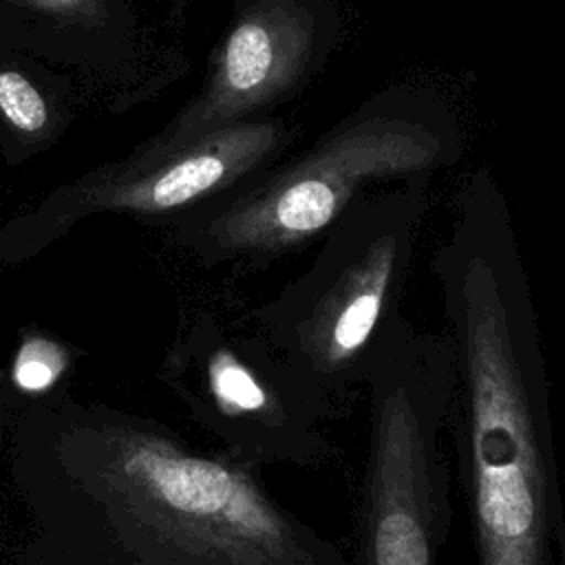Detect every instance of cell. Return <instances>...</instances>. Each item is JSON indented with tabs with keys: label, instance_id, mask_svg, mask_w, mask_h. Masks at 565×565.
Here are the masks:
<instances>
[{
	"label": "cell",
	"instance_id": "obj_8",
	"mask_svg": "<svg viewBox=\"0 0 565 565\" xmlns=\"http://www.w3.org/2000/svg\"><path fill=\"white\" fill-rule=\"evenodd\" d=\"M291 137L282 119L249 117L214 128L170 152L132 159L106 177L86 179L62 205L64 216L99 210L170 212L223 192L269 163Z\"/></svg>",
	"mask_w": 565,
	"mask_h": 565
},
{
	"label": "cell",
	"instance_id": "obj_4",
	"mask_svg": "<svg viewBox=\"0 0 565 565\" xmlns=\"http://www.w3.org/2000/svg\"><path fill=\"white\" fill-rule=\"evenodd\" d=\"M459 152V124L439 95L384 88L227 199L196 230V247L207 260H274L318 241L369 183L435 174Z\"/></svg>",
	"mask_w": 565,
	"mask_h": 565
},
{
	"label": "cell",
	"instance_id": "obj_6",
	"mask_svg": "<svg viewBox=\"0 0 565 565\" xmlns=\"http://www.w3.org/2000/svg\"><path fill=\"white\" fill-rule=\"evenodd\" d=\"M185 360L196 411L236 461L252 468L329 461L335 417L256 329L230 335L216 324L203 327Z\"/></svg>",
	"mask_w": 565,
	"mask_h": 565
},
{
	"label": "cell",
	"instance_id": "obj_11",
	"mask_svg": "<svg viewBox=\"0 0 565 565\" xmlns=\"http://www.w3.org/2000/svg\"><path fill=\"white\" fill-rule=\"evenodd\" d=\"M40 11L79 22H95L104 15V0H18Z\"/></svg>",
	"mask_w": 565,
	"mask_h": 565
},
{
	"label": "cell",
	"instance_id": "obj_9",
	"mask_svg": "<svg viewBox=\"0 0 565 565\" xmlns=\"http://www.w3.org/2000/svg\"><path fill=\"white\" fill-rule=\"evenodd\" d=\"M0 113L24 135H35L49 124L42 93L18 71H0Z\"/></svg>",
	"mask_w": 565,
	"mask_h": 565
},
{
	"label": "cell",
	"instance_id": "obj_7",
	"mask_svg": "<svg viewBox=\"0 0 565 565\" xmlns=\"http://www.w3.org/2000/svg\"><path fill=\"white\" fill-rule=\"evenodd\" d=\"M338 35L335 0H241L203 90L141 159L294 97L324 66Z\"/></svg>",
	"mask_w": 565,
	"mask_h": 565
},
{
	"label": "cell",
	"instance_id": "obj_10",
	"mask_svg": "<svg viewBox=\"0 0 565 565\" xmlns=\"http://www.w3.org/2000/svg\"><path fill=\"white\" fill-rule=\"evenodd\" d=\"M60 366L62 360L55 355V349H51L49 342H31L18 358L15 377L26 388H42L51 384Z\"/></svg>",
	"mask_w": 565,
	"mask_h": 565
},
{
	"label": "cell",
	"instance_id": "obj_2",
	"mask_svg": "<svg viewBox=\"0 0 565 565\" xmlns=\"http://www.w3.org/2000/svg\"><path fill=\"white\" fill-rule=\"evenodd\" d=\"M433 174L360 196L320 236L311 263L256 309V331L289 369L347 417L395 331Z\"/></svg>",
	"mask_w": 565,
	"mask_h": 565
},
{
	"label": "cell",
	"instance_id": "obj_1",
	"mask_svg": "<svg viewBox=\"0 0 565 565\" xmlns=\"http://www.w3.org/2000/svg\"><path fill=\"white\" fill-rule=\"evenodd\" d=\"M430 271L452 362L450 446L477 565H565L550 382L521 245L477 174Z\"/></svg>",
	"mask_w": 565,
	"mask_h": 565
},
{
	"label": "cell",
	"instance_id": "obj_5",
	"mask_svg": "<svg viewBox=\"0 0 565 565\" xmlns=\"http://www.w3.org/2000/svg\"><path fill=\"white\" fill-rule=\"evenodd\" d=\"M369 446L355 565H437L452 525V362L444 331L408 318L366 384Z\"/></svg>",
	"mask_w": 565,
	"mask_h": 565
},
{
	"label": "cell",
	"instance_id": "obj_3",
	"mask_svg": "<svg viewBox=\"0 0 565 565\" xmlns=\"http://www.w3.org/2000/svg\"><path fill=\"white\" fill-rule=\"evenodd\" d=\"M93 490L141 565H355L234 457L106 428Z\"/></svg>",
	"mask_w": 565,
	"mask_h": 565
}]
</instances>
